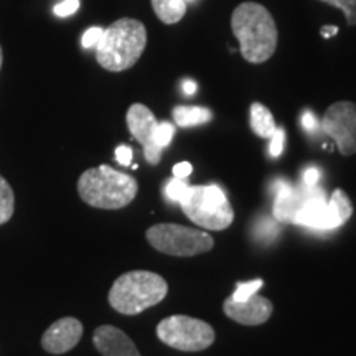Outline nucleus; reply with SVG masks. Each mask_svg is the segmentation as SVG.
Wrapping results in <instances>:
<instances>
[{
	"label": "nucleus",
	"instance_id": "1",
	"mask_svg": "<svg viewBox=\"0 0 356 356\" xmlns=\"http://www.w3.org/2000/svg\"><path fill=\"white\" fill-rule=\"evenodd\" d=\"M231 30L239 43V51L249 63H266L277 50V25L262 3H239L231 15Z\"/></svg>",
	"mask_w": 356,
	"mask_h": 356
},
{
	"label": "nucleus",
	"instance_id": "2",
	"mask_svg": "<svg viewBox=\"0 0 356 356\" xmlns=\"http://www.w3.org/2000/svg\"><path fill=\"white\" fill-rule=\"evenodd\" d=\"M145 47V25L136 19H119L104 30L96 44V60L104 70L121 73L140 60Z\"/></svg>",
	"mask_w": 356,
	"mask_h": 356
},
{
	"label": "nucleus",
	"instance_id": "3",
	"mask_svg": "<svg viewBox=\"0 0 356 356\" xmlns=\"http://www.w3.org/2000/svg\"><path fill=\"white\" fill-rule=\"evenodd\" d=\"M137 191L136 178L109 165L89 168L78 180V193L83 202L99 210H121L134 202Z\"/></svg>",
	"mask_w": 356,
	"mask_h": 356
},
{
	"label": "nucleus",
	"instance_id": "4",
	"mask_svg": "<svg viewBox=\"0 0 356 356\" xmlns=\"http://www.w3.org/2000/svg\"><path fill=\"white\" fill-rule=\"evenodd\" d=\"M168 284L150 270H131L115 279L109 291V304L122 315H137L167 297Z\"/></svg>",
	"mask_w": 356,
	"mask_h": 356
},
{
	"label": "nucleus",
	"instance_id": "5",
	"mask_svg": "<svg viewBox=\"0 0 356 356\" xmlns=\"http://www.w3.org/2000/svg\"><path fill=\"white\" fill-rule=\"evenodd\" d=\"M181 211L200 228L222 231L234 221V211L228 197L218 185L188 186L180 200Z\"/></svg>",
	"mask_w": 356,
	"mask_h": 356
},
{
	"label": "nucleus",
	"instance_id": "6",
	"mask_svg": "<svg viewBox=\"0 0 356 356\" xmlns=\"http://www.w3.org/2000/svg\"><path fill=\"white\" fill-rule=\"evenodd\" d=\"M312 195L307 197L296 213L292 222L312 229H335L343 226L353 215V204L343 190L333 191L332 198L325 200L322 191L310 188Z\"/></svg>",
	"mask_w": 356,
	"mask_h": 356
},
{
	"label": "nucleus",
	"instance_id": "7",
	"mask_svg": "<svg viewBox=\"0 0 356 356\" xmlns=\"http://www.w3.org/2000/svg\"><path fill=\"white\" fill-rule=\"evenodd\" d=\"M147 241L159 252L177 257H191L211 251L215 239L202 229L162 222L147 229Z\"/></svg>",
	"mask_w": 356,
	"mask_h": 356
},
{
	"label": "nucleus",
	"instance_id": "8",
	"mask_svg": "<svg viewBox=\"0 0 356 356\" xmlns=\"http://www.w3.org/2000/svg\"><path fill=\"white\" fill-rule=\"evenodd\" d=\"M157 337L162 343L178 351H203L215 343L216 333L210 323L188 315H172L157 325Z\"/></svg>",
	"mask_w": 356,
	"mask_h": 356
},
{
	"label": "nucleus",
	"instance_id": "9",
	"mask_svg": "<svg viewBox=\"0 0 356 356\" xmlns=\"http://www.w3.org/2000/svg\"><path fill=\"white\" fill-rule=\"evenodd\" d=\"M320 129L335 140L341 155L356 154V104L340 101L325 111Z\"/></svg>",
	"mask_w": 356,
	"mask_h": 356
},
{
	"label": "nucleus",
	"instance_id": "10",
	"mask_svg": "<svg viewBox=\"0 0 356 356\" xmlns=\"http://www.w3.org/2000/svg\"><path fill=\"white\" fill-rule=\"evenodd\" d=\"M159 121L155 119L152 111L147 106L136 102L127 111V127L131 131L132 137L136 139L144 149V155L147 162L157 165L162 157L163 150L155 144V131H157Z\"/></svg>",
	"mask_w": 356,
	"mask_h": 356
},
{
	"label": "nucleus",
	"instance_id": "11",
	"mask_svg": "<svg viewBox=\"0 0 356 356\" xmlns=\"http://www.w3.org/2000/svg\"><path fill=\"white\" fill-rule=\"evenodd\" d=\"M222 310L236 323L256 327V325L266 323L270 318L274 305L266 297L252 293L246 300H233L231 297H228V299L222 302Z\"/></svg>",
	"mask_w": 356,
	"mask_h": 356
},
{
	"label": "nucleus",
	"instance_id": "12",
	"mask_svg": "<svg viewBox=\"0 0 356 356\" xmlns=\"http://www.w3.org/2000/svg\"><path fill=\"white\" fill-rule=\"evenodd\" d=\"M83 337V323L74 317L56 320L42 337V346L51 355H63L73 350Z\"/></svg>",
	"mask_w": 356,
	"mask_h": 356
},
{
	"label": "nucleus",
	"instance_id": "13",
	"mask_svg": "<svg viewBox=\"0 0 356 356\" xmlns=\"http://www.w3.org/2000/svg\"><path fill=\"white\" fill-rule=\"evenodd\" d=\"M92 343L102 356H140L134 341L113 325H101L95 330Z\"/></svg>",
	"mask_w": 356,
	"mask_h": 356
},
{
	"label": "nucleus",
	"instance_id": "14",
	"mask_svg": "<svg viewBox=\"0 0 356 356\" xmlns=\"http://www.w3.org/2000/svg\"><path fill=\"white\" fill-rule=\"evenodd\" d=\"M304 200L305 198H302L291 185L282 184V186H280L277 191V197H275L273 207L274 218L280 222H292L293 216L299 211Z\"/></svg>",
	"mask_w": 356,
	"mask_h": 356
},
{
	"label": "nucleus",
	"instance_id": "15",
	"mask_svg": "<svg viewBox=\"0 0 356 356\" xmlns=\"http://www.w3.org/2000/svg\"><path fill=\"white\" fill-rule=\"evenodd\" d=\"M172 114L178 127L202 126L213 119L211 111L202 106H177Z\"/></svg>",
	"mask_w": 356,
	"mask_h": 356
},
{
	"label": "nucleus",
	"instance_id": "16",
	"mask_svg": "<svg viewBox=\"0 0 356 356\" xmlns=\"http://www.w3.org/2000/svg\"><path fill=\"white\" fill-rule=\"evenodd\" d=\"M251 129L261 139H270L277 129L273 113L261 102H252L251 104Z\"/></svg>",
	"mask_w": 356,
	"mask_h": 356
},
{
	"label": "nucleus",
	"instance_id": "17",
	"mask_svg": "<svg viewBox=\"0 0 356 356\" xmlns=\"http://www.w3.org/2000/svg\"><path fill=\"white\" fill-rule=\"evenodd\" d=\"M150 3L157 19L167 25L178 24L186 13L185 0H150Z\"/></svg>",
	"mask_w": 356,
	"mask_h": 356
},
{
	"label": "nucleus",
	"instance_id": "18",
	"mask_svg": "<svg viewBox=\"0 0 356 356\" xmlns=\"http://www.w3.org/2000/svg\"><path fill=\"white\" fill-rule=\"evenodd\" d=\"M15 210V195L8 181L0 175V225H6Z\"/></svg>",
	"mask_w": 356,
	"mask_h": 356
},
{
	"label": "nucleus",
	"instance_id": "19",
	"mask_svg": "<svg viewBox=\"0 0 356 356\" xmlns=\"http://www.w3.org/2000/svg\"><path fill=\"white\" fill-rule=\"evenodd\" d=\"M262 286H264V280H262V279L251 280V282H246V284L239 282L238 286H236V291H234L233 296H231V299H233V300H246L252 296V293H257V291H259Z\"/></svg>",
	"mask_w": 356,
	"mask_h": 356
},
{
	"label": "nucleus",
	"instance_id": "20",
	"mask_svg": "<svg viewBox=\"0 0 356 356\" xmlns=\"http://www.w3.org/2000/svg\"><path fill=\"white\" fill-rule=\"evenodd\" d=\"M320 2L340 8L345 13V19L348 22V25H356V0H320Z\"/></svg>",
	"mask_w": 356,
	"mask_h": 356
},
{
	"label": "nucleus",
	"instance_id": "21",
	"mask_svg": "<svg viewBox=\"0 0 356 356\" xmlns=\"http://www.w3.org/2000/svg\"><path fill=\"white\" fill-rule=\"evenodd\" d=\"M175 136V127L170 122H159L157 131H155V144H157L160 149H165V147L170 145V142Z\"/></svg>",
	"mask_w": 356,
	"mask_h": 356
},
{
	"label": "nucleus",
	"instance_id": "22",
	"mask_svg": "<svg viewBox=\"0 0 356 356\" xmlns=\"http://www.w3.org/2000/svg\"><path fill=\"white\" fill-rule=\"evenodd\" d=\"M188 186L190 185L185 184L184 178L173 177L172 180L167 181L165 195L172 200V202H180V200L185 197V193H186V190H188Z\"/></svg>",
	"mask_w": 356,
	"mask_h": 356
},
{
	"label": "nucleus",
	"instance_id": "23",
	"mask_svg": "<svg viewBox=\"0 0 356 356\" xmlns=\"http://www.w3.org/2000/svg\"><path fill=\"white\" fill-rule=\"evenodd\" d=\"M102 33H104V29H101V26H89L81 37L83 48H86V50L88 48H96V44L99 43Z\"/></svg>",
	"mask_w": 356,
	"mask_h": 356
},
{
	"label": "nucleus",
	"instance_id": "24",
	"mask_svg": "<svg viewBox=\"0 0 356 356\" xmlns=\"http://www.w3.org/2000/svg\"><path fill=\"white\" fill-rule=\"evenodd\" d=\"M284 140H286V131L284 129H275V132L270 137V145H269V154L270 157H280L284 150Z\"/></svg>",
	"mask_w": 356,
	"mask_h": 356
},
{
	"label": "nucleus",
	"instance_id": "25",
	"mask_svg": "<svg viewBox=\"0 0 356 356\" xmlns=\"http://www.w3.org/2000/svg\"><path fill=\"white\" fill-rule=\"evenodd\" d=\"M79 3H81L79 0H61V2L56 3L55 8H53V12H55L56 17L65 19V17L73 15V13L78 10Z\"/></svg>",
	"mask_w": 356,
	"mask_h": 356
},
{
	"label": "nucleus",
	"instance_id": "26",
	"mask_svg": "<svg viewBox=\"0 0 356 356\" xmlns=\"http://www.w3.org/2000/svg\"><path fill=\"white\" fill-rule=\"evenodd\" d=\"M132 149L127 145H119L118 149H115V159H118V162L121 163L124 167H129L132 162Z\"/></svg>",
	"mask_w": 356,
	"mask_h": 356
},
{
	"label": "nucleus",
	"instance_id": "27",
	"mask_svg": "<svg viewBox=\"0 0 356 356\" xmlns=\"http://www.w3.org/2000/svg\"><path fill=\"white\" fill-rule=\"evenodd\" d=\"M302 126H304L305 131L314 132V131H317V129L320 127V124H318L317 118H315L312 111H305L304 115H302Z\"/></svg>",
	"mask_w": 356,
	"mask_h": 356
},
{
	"label": "nucleus",
	"instance_id": "28",
	"mask_svg": "<svg viewBox=\"0 0 356 356\" xmlns=\"http://www.w3.org/2000/svg\"><path fill=\"white\" fill-rule=\"evenodd\" d=\"M318 180H320V170H318V168H315V167L307 168L305 173H304V184L312 188V186L317 185Z\"/></svg>",
	"mask_w": 356,
	"mask_h": 356
},
{
	"label": "nucleus",
	"instance_id": "29",
	"mask_svg": "<svg viewBox=\"0 0 356 356\" xmlns=\"http://www.w3.org/2000/svg\"><path fill=\"white\" fill-rule=\"evenodd\" d=\"M191 170H193V168H191L188 162H180V163H177L175 167H173V175H175L177 178H184V180H185L186 177H190Z\"/></svg>",
	"mask_w": 356,
	"mask_h": 356
},
{
	"label": "nucleus",
	"instance_id": "30",
	"mask_svg": "<svg viewBox=\"0 0 356 356\" xmlns=\"http://www.w3.org/2000/svg\"><path fill=\"white\" fill-rule=\"evenodd\" d=\"M197 83L195 81H191V79H185L184 81V92L185 95H188V96H193L195 92H197Z\"/></svg>",
	"mask_w": 356,
	"mask_h": 356
},
{
	"label": "nucleus",
	"instance_id": "31",
	"mask_svg": "<svg viewBox=\"0 0 356 356\" xmlns=\"http://www.w3.org/2000/svg\"><path fill=\"white\" fill-rule=\"evenodd\" d=\"M322 37H325V38H330V37H333V35H337L338 33V26H335V25H325V26H322Z\"/></svg>",
	"mask_w": 356,
	"mask_h": 356
},
{
	"label": "nucleus",
	"instance_id": "32",
	"mask_svg": "<svg viewBox=\"0 0 356 356\" xmlns=\"http://www.w3.org/2000/svg\"><path fill=\"white\" fill-rule=\"evenodd\" d=\"M2 61H3V55H2V47H0V68H2Z\"/></svg>",
	"mask_w": 356,
	"mask_h": 356
},
{
	"label": "nucleus",
	"instance_id": "33",
	"mask_svg": "<svg viewBox=\"0 0 356 356\" xmlns=\"http://www.w3.org/2000/svg\"><path fill=\"white\" fill-rule=\"evenodd\" d=\"M188 2H190V0H188Z\"/></svg>",
	"mask_w": 356,
	"mask_h": 356
}]
</instances>
